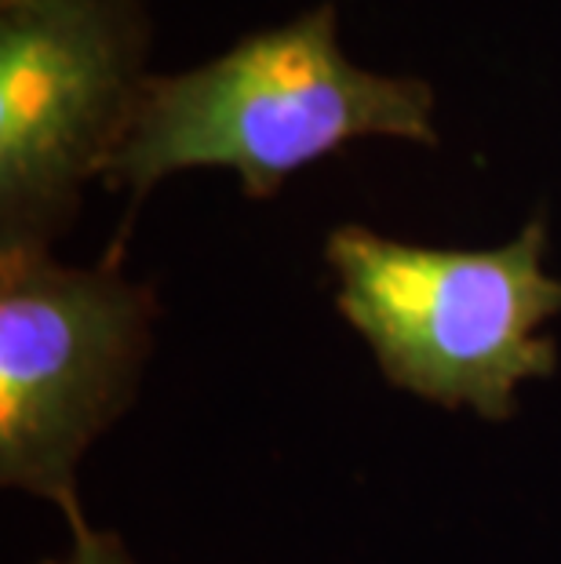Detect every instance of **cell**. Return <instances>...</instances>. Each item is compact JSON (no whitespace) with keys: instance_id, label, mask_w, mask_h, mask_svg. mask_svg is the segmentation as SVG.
Listing matches in <instances>:
<instances>
[{"instance_id":"obj_2","label":"cell","mask_w":561,"mask_h":564,"mask_svg":"<svg viewBox=\"0 0 561 564\" xmlns=\"http://www.w3.org/2000/svg\"><path fill=\"white\" fill-rule=\"evenodd\" d=\"M547 248L540 212L496 248H431L343 223L325 259L339 317L390 387L507 423L521 382L558 371V339L543 324L561 317V281L547 270Z\"/></svg>"},{"instance_id":"obj_4","label":"cell","mask_w":561,"mask_h":564,"mask_svg":"<svg viewBox=\"0 0 561 564\" xmlns=\"http://www.w3.org/2000/svg\"><path fill=\"white\" fill-rule=\"evenodd\" d=\"M147 0H0V251H52L147 91Z\"/></svg>"},{"instance_id":"obj_1","label":"cell","mask_w":561,"mask_h":564,"mask_svg":"<svg viewBox=\"0 0 561 564\" xmlns=\"http://www.w3.org/2000/svg\"><path fill=\"white\" fill-rule=\"evenodd\" d=\"M354 139L434 150V88L357 66L339 44V8L317 4L201 66L153 74L103 183L128 194V223L153 186L190 167H230L245 197L267 200Z\"/></svg>"},{"instance_id":"obj_5","label":"cell","mask_w":561,"mask_h":564,"mask_svg":"<svg viewBox=\"0 0 561 564\" xmlns=\"http://www.w3.org/2000/svg\"><path fill=\"white\" fill-rule=\"evenodd\" d=\"M41 564H139L128 554L125 543L114 532H99V528L74 524V543L63 557H47Z\"/></svg>"},{"instance_id":"obj_3","label":"cell","mask_w":561,"mask_h":564,"mask_svg":"<svg viewBox=\"0 0 561 564\" xmlns=\"http://www.w3.org/2000/svg\"><path fill=\"white\" fill-rule=\"evenodd\" d=\"M161 303L121 270L0 251V485L85 524L77 466L139 393Z\"/></svg>"}]
</instances>
